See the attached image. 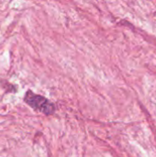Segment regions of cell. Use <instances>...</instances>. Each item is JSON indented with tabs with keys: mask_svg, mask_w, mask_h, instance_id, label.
<instances>
[{
	"mask_svg": "<svg viewBox=\"0 0 156 157\" xmlns=\"http://www.w3.org/2000/svg\"><path fill=\"white\" fill-rule=\"evenodd\" d=\"M24 100L31 108H33L34 109H36L43 114L50 115V114H52L55 110V107H54L53 103H51L46 98H44L40 95H37L30 90H29L26 93Z\"/></svg>",
	"mask_w": 156,
	"mask_h": 157,
	"instance_id": "1",
	"label": "cell"
}]
</instances>
